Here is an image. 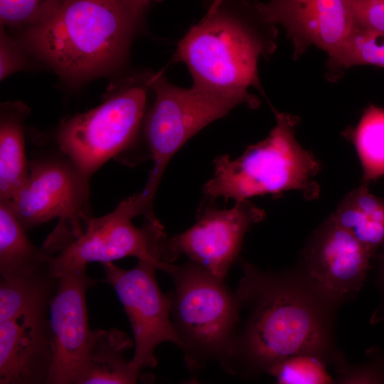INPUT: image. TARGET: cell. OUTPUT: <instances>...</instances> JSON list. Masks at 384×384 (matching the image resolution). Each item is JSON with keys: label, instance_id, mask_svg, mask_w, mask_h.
<instances>
[{"label": "cell", "instance_id": "3957f363", "mask_svg": "<svg viewBox=\"0 0 384 384\" xmlns=\"http://www.w3.org/2000/svg\"><path fill=\"white\" fill-rule=\"evenodd\" d=\"M258 2L243 16L213 9L180 42L176 55L194 85L256 97L247 90L260 87L258 60L272 54L277 36V25L265 19Z\"/></svg>", "mask_w": 384, "mask_h": 384}, {"label": "cell", "instance_id": "8992f818", "mask_svg": "<svg viewBox=\"0 0 384 384\" xmlns=\"http://www.w3.org/2000/svg\"><path fill=\"white\" fill-rule=\"evenodd\" d=\"M174 289L171 317L186 365L196 375L209 361L226 356L238 319V302L220 279L189 260L169 274Z\"/></svg>", "mask_w": 384, "mask_h": 384}, {"label": "cell", "instance_id": "277c9868", "mask_svg": "<svg viewBox=\"0 0 384 384\" xmlns=\"http://www.w3.org/2000/svg\"><path fill=\"white\" fill-rule=\"evenodd\" d=\"M276 124L262 141L249 146L235 159L228 154L214 160V174L203 187L206 198L249 199L297 191L308 201L317 199L320 186L316 177L321 164L297 140L299 118L273 110Z\"/></svg>", "mask_w": 384, "mask_h": 384}, {"label": "cell", "instance_id": "9c48e42d", "mask_svg": "<svg viewBox=\"0 0 384 384\" xmlns=\"http://www.w3.org/2000/svg\"><path fill=\"white\" fill-rule=\"evenodd\" d=\"M146 101L142 86L120 90L94 109L63 122L56 136L58 147L90 178L104 164L133 144Z\"/></svg>", "mask_w": 384, "mask_h": 384}, {"label": "cell", "instance_id": "ffe728a7", "mask_svg": "<svg viewBox=\"0 0 384 384\" xmlns=\"http://www.w3.org/2000/svg\"><path fill=\"white\" fill-rule=\"evenodd\" d=\"M58 282L50 268L16 278H1L0 322L48 311Z\"/></svg>", "mask_w": 384, "mask_h": 384}, {"label": "cell", "instance_id": "30bf717a", "mask_svg": "<svg viewBox=\"0 0 384 384\" xmlns=\"http://www.w3.org/2000/svg\"><path fill=\"white\" fill-rule=\"evenodd\" d=\"M105 281L112 286L129 319L134 336L132 372L146 380L142 370L156 366V348L163 342L179 346L171 317V298L161 290L156 279L157 267L138 260L129 270L112 262L102 263Z\"/></svg>", "mask_w": 384, "mask_h": 384}, {"label": "cell", "instance_id": "d4e9b609", "mask_svg": "<svg viewBox=\"0 0 384 384\" xmlns=\"http://www.w3.org/2000/svg\"><path fill=\"white\" fill-rule=\"evenodd\" d=\"M345 1L354 28L384 32V0Z\"/></svg>", "mask_w": 384, "mask_h": 384}, {"label": "cell", "instance_id": "ac0fdd59", "mask_svg": "<svg viewBox=\"0 0 384 384\" xmlns=\"http://www.w3.org/2000/svg\"><path fill=\"white\" fill-rule=\"evenodd\" d=\"M14 214L9 201L0 200V274L12 279L50 267L52 256L36 247Z\"/></svg>", "mask_w": 384, "mask_h": 384}, {"label": "cell", "instance_id": "7402d4cb", "mask_svg": "<svg viewBox=\"0 0 384 384\" xmlns=\"http://www.w3.org/2000/svg\"><path fill=\"white\" fill-rule=\"evenodd\" d=\"M356 65L384 68V32L353 28L341 48L328 58L329 78L335 80L342 70Z\"/></svg>", "mask_w": 384, "mask_h": 384}, {"label": "cell", "instance_id": "cb8c5ba5", "mask_svg": "<svg viewBox=\"0 0 384 384\" xmlns=\"http://www.w3.org/2000/svg\"><path fill=\"white\" fill-rule=\"evenodd\" d=\"M69 0H0L3 26H32L57 11Z\"/></svg>", "mask_w": 384, "mask_h": 384}, {"label": "cell", "instance_id": "5bb4252c", "mask_svg": "<svg viewBox=\"0 0 384 384\" xmlns=\"http://www.w3.org/2000/svg\"><path fill=\"white\" fill-rule=\"evenodd\" d=\"M257 6L265 20L284 28L294 59L311 46L331 57L353 28L345 0H270Z\"/></svg>", "mask_w": 384, "mask_h": 384}, {"label": "cell", "instance_id": "e0dca14e", "mask_svg": "<svg viewBox=\"0 0 384 384\" xmlns=\"http://www.w3.org/2000/svg\"><path fill=\"white\" fill-rule=\"evenodd\" d=\"M329 218L348 232L373 259L384 248V198L361 183L341 201Z\"/></svg>", "mask_w": 384, "mask_h": 384}, {"label": "cell", "instance_id": "4fadbf2b", "mask_svg": "<svg viewBox=\"0 0 384 384\" xmlns=\"http://www.w3.org/2000/svg\"><path fill=\"white\" fill-rule=\"evenodd\" d=\"M95 281L85 270L59 277L50 300L48 319L53 350L48 384H77L88 350L90 328L85 294Z\"/></svg>", "mask_w": 384, "mask_h": 384}, {"label": "cell", "instance_id": "7a4b0ae2", "mask_svg": "<svg viewBox=\"0 0 384 384\" xmlns=\"http://www.w3.org/2000/svg\"><path fill=\"white\" fill-rule=\"evenodd\" d=\"M136 19L127 0H69L30 26L26 41L60 75L83 78L122 59Z\"/></svg>", "mask_w": 384, "mask_h": 384}, {"label": "cell", "instance_id": "603a6c76", "mask_svg": "<svg viewBox=\"0 0 384 384\" xmlns=\"http://www.w3.org/2000/svg\"><path fill=\"white\" fill-rule=\"evenodd\" d=\"M267 374L280 384H330L334 380L325 366V361L311 354L287 357L273 366Z\"/></svg>", "mask_w": 384, "mask_h": 384}, {"label": "cell", "instance_id": "5b68a950", "mask_svg": "<svg viewBox=\"0 0 384 384\" xmlns=\"http://www.w3.org/2000/svg\"><path fill=\"white\" fill-rule=\"evenodd\" d=\"M147 84L156 95L144 122V139L153 165L144 188L132 195L137 210L145 218L154 215L153 203L166 168L190 138L238 105H260L257 98L194 85L178 87L161 76L151 78Z\"/></svg>", "mask_w": 384, "mask_h": 384}, {"label": "cell", "instance_id": "9a60e30c", "mask_svg": "<svg viewBox=\"0 0 384 384\" xmlns=\"http://www.w3.org/2000/svg\"><path fill=\"white\" fill-rule=\"evenodd\" d=\"M48 314L0 322V384H48L53 350Z\"/></svg>", "mask_w": 384, "mask_h": 384}, {"label": "cell", "instance_id": "83f0119b", "mask_svg": "<svg viewBox=\"0 0 384 384\" xmlns=\"http://www.w3.org/2000/svg\"><path fill=\"white\" fill-rule=\"evenodd\" d=\"M379 262H380L381 279L384 284V248L382 250L381 253H380Z\"/></svg>", "mask_w": 384, "mask_h": 384}, {"label": "cell", "instance_id": "8fae6325", "mask_svg": "<svg viewBox=\"0 0 384 384\" xmlns=\"http://www.w3.org/2000/svg\"><path fill=\"white\" fill-rule=\"evenodd\" d=\"M265 217V211L249 199L235 201L228 209L206 206L199 210L195 224L167 238L163 260L172 264L184 255L224 280L239 255L246 233Z\"/></svg>", "mask_w": 384, "mask_h": 384}, {"label": "cell", "instance_id": "52a82bcc", "mask_svg": "<svg viewBox=\"0 0 384 384\" xmlns=\"http://www.w3.org/2000/svg\"><path fill=\"white\" fill-rule=\"evenodd\" d=\"M89 181L59 148L29 161L26 181L9 202L26 230L58 219L41 247L48 255L77 239L92 218Z\"/></svg>", "mask_w": 384, "mask_h": 384}, {"label": "cell", "instance_id": "484cf974", "mask_svg": "<svg viewBox=\"0 0 384 384\" xmlns=\"http://www.w3.org/2000/svg\"><path fill=\"white\" fill-rule=\"evenodd\" d=\"M26 59L16 43L5 33L1 25L0 32V79L26 68Z\"/></svg>", "mask_w": 384, "mask_h": 384}, {"label": "cell", "instance_id": "2e32d148", "mask_svg": "<svg viewBox=\"0 0 384 384\" xmlns=\"http://www.w3.org/2000/svg\"><path fill=\"white\" fill-rule=\"evenodd\" d=\"M133 341L117 329L92 330L77 384H133L141 380L124 356Z\"/></svg>", "mask_w": 384, "mask_h": 384}, {"label": "cell", "instance_id": "d6986e66", "mask_svg": "<svg viewBox=\"0 0 384 384\" xmlns=\"http://www.w3.org/2000/svg\"><path fill=\"white\" fill-rule=\"evenodd\" d=\"M26 114V108L21 105H7L1 107L0 200H11L28 176L29 162L26 156L23 133Z\"/></svg>", "mask_w": 384, "mask_h": 384}, {"label": "cell", "instance_id": "4316f807", "mask_svg": "<svg viewBox=\"0 0 384 384\" xmlns=\"http://www.w3.org/2000/svg\"><path fill=\"white\" fill-rule=\"evenodd\" d=\"M152 0H127L133 14L137 18L141 11Z\"/></svg>", "mask_w": 384, "mask_h": 384}, {"label": "cell", "instance_id": "ba28073f", "mask_svg": "<svg viewBox=\"0 0 384 384\" xmlns=\"http://www.w3.org/2000/svg\"><path fill=\"white\" fill-rule=\"evenodd\" d=\"M136 217L129 197L110 213L92 217L77 239L51 257V273L59 277L70 271L85 270L91 262L102 264L135 257L169 274L174 265L163 261L168 238L163 225L154 218H145L138 227L132 223Z\"/></svg>", "mask_w": 384, "mask_h": 384}, {"label": "cell", "instance_id": "6da1fadb", "mask_svg": "<svg viewBox=\"0 0 384 384\" xmlns=\"http://www.w3.org/2000/svg\"><path fill=\"white\" fill-rule=\"evenodd\" d=\"M235 291L238 319L228 352L220 363L233 375L267 373L294 355L335 360L332 313L302 272L264 271L244 263Z\"/></svg>", "mask_w": 384, "mask_h": 384}, {"label": "cell", "instance_id": "7c38bea8", "mask_svg": "<svg viewBox=\"0 0 384 384\" xmlns=\"http://www.w3.org/2000/svg\"><path fill=\"white\" fill-rule=\"evenodd\" d=\"M373 257L329 217L311 233L302 252V272L336 306L361 289Z\"/></svg>", "mask_w": 384, "mask_h": 384}, {"label": "cell", "instance_id": "44dd1931", "mask_svg": "<svg viewBox=\"0 0 384 384\" xmlns=\"http://www.w3.org/2000/svg\"><path fill=\"white\" fill-rule=\"evenodd\" d=\"M351 137L362 166L361 183L384 176V109L369 106Z\"/></svg>", "mask_w": 384, "mask_h": 384}]
</instances>
